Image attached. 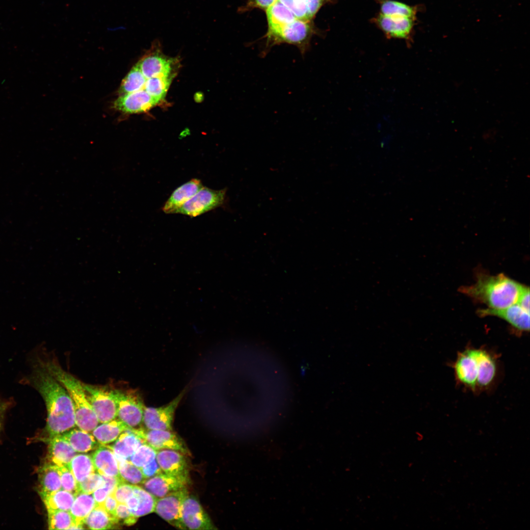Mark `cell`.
Wrapping results in <instances>:
<instances>
[{
  "mask_svg": "<svg viewBox=\"0 0 530 530\" xmlns=\"http://www.w3.org/2000/svg\"><path fill=\"white\" fill-rule=\"evenodd\" d=\"M30 381L46 406L47 438L74 428L76 425L74 409L67 391L40 362L34 369Z\"/></svg>",
  "mask_w": 530,
  "mask_h": 530,
  "instance_id": "6da1fadb",
  "label": "cell"
},
{
  "mask_svg": "<svg viewBox=\"0 0 530 530\" xmlns=\"http://www.w3.org/2000/svg\"><path fill=\"white\" fill-rule=\"evenodd\" d=\"M453 368L459 384L475 392L490 388L498 373L495 356L483 348L471 347L460 352Z\"/></svg>",
  "mask_w": 530,
  "mask_h": 530,
  "instance_id": "7a4b0ae2",
  "label": "cell"
},
{
  "mask_svg": "<svg viewBox=\"0 0 530 530\" xmlns=\"http://www.w3.org/2000/svg\"><path fill=\"white\" fill-rule=\"evenodd\" d=\"M524 286L503 273H481L478 274L475 284L461 287L459 291L489 308L500 309L516 303Z\"/></svg>",
  "mask_w": 530,
  "mask_h": 530,
  "instance_id": "3957f363",
  "label": "cell"
},
{
  "mask_svg": "<svg viewBox=\"0 0 530 530\" xmlns=\"http://www.w3.org/2000/svg\"><path fill=\"white\" fill-rule=\"evenodd\" d=\"M39 362L67 391L74 409L76 425L82 430L92 431L99 422L86 398L82 382L55 361Z\"/></svg>",
  "mask_w": 530,
  "mask_h": 530,
  "instance_id": "277c9868",
  "label": "cell"
},
{
  "mask_svg": "<svg viewBox=\"0 0 530 530\" xmlns=\"http://www.w3.org/2000/svg\"><path fill=\"white\" fill-rule=\"evenodd\" d=\"M117 408V418L130 429L144 427L143 414L145 406L140 394L133 390L113 389Z\"/></svg>",
  "mask_w": 530,
  "mask_h": 530,
  "instance_id": "5b68a950",
  "label": "cell"
},
{
  "mask_svg": "<svg viewBox=\"0 0 530 530\" xmlns=\"http://www.w3.org/2000/svg\"><path fill=\"white\" fill-rule=\"evenodd\" d=\"M86 398L99 422L104 423L117 418L113 389L82 383Z\"/></svg>",
  "mask_w": 530,
  "mask_h": 530,
  "instance_id": "8992f818",
  "label": "cell"
},
{
  "mask_svg": "<svg viewBox=\"0 0 530 530\" xmlns=\"http://www.w3.org/2000/svg\"><path fill=\"white\" fill-rule=\"evenodd\" d=\"M227 189L214 190L203 187L175 212L195 217L223 205Z\"/></svg>",
  "mask_w": 530,
  "mask_h": 530,
  "instance_id": "52a82bcc",
  "label": "cell"
},
{
  "mask_svg": "<svg viewBox=\"0 0 530 530\" xmlns=\"http://www.w3.org/2000/svg\"><path fill=\"white\" fill-rule=\"evenodd\" d=\"M176 62L177 59L167 57L163 53L159 42L156 40L137 64L148 79L156 77H174L173 66Z\"/></svg>",
  "mask_w": 530,
  "mask_h": 530,
  "instance_id": "ba28073f",
  "label": "cell"
},
{
  "mask_svg": "<svg viewBox=\"0 0 530 530\" xmlns=\"http://www.w3.org/2000/svg\"><path fill=\"white\" fill-rule=\"evenodd\" d=\"M186 388L168 404L159 407L145 406L143 424L147 429L173 430L172 424L175 411L186 394Z\"/></svg>",
  "mask_w": 530,
  "mask_h": 530,
  "instance_id": "9c48e42d",
  "label": "cell"
},
{
  "mask_svg": "<svg viewBox=\"0 0 530 530\" xmlns=\"http://www.w3.org/2000/svg\"><path fill=\"white\" fill-rule=\"evenodd\" d=\"M134 432L143 440L157 450H171L181 452L186 456L190 452L184 441L173 430L147 429L143 427Z\"/></svg>",
  "mask_w": 530,
  "mask_h": 530,
  "instance_id": "30bf717a",
  "label": "cell"
},
{
  "mask_svg": "<svg viewBox=\"0 0 530 530\" xmlns=\"http://www.w3.org/2000/svg\"><path fill=\"white\" fill-rule=\"evenodd\" d=\"M188 493L186 487L158 499L154 512L173 527L187 530L182 520V507Z\"/></svg>",
  "mask_w": 530,
  "mask_h": 530,
  "instance_id": "8fae6325",
  "label": "cell"
},
{
  "mask_svg": "<svg viewBox=\"0 0 530 530\" xmlns=\"http://www.w3.org/2000/svg\"><path fill=\"white\" fill-rule=\"evenodd\" d=\"M309 21L296 19L276 32L268 35L270 46L287 43L297 46L303 53L308 44L310 33Z\"/></svg>",
  "mask_w": 530,
  "mask_h": 530,
  "instance_id": "7c38bea8",
  "label": "cell"
},
{
  "mask_svg": "<svg viewBox=\"0 0 530 530\" xmlns=\"http://www.w3.org/2000/svg\"><path fill=\"white\" fill-rule=\"evenodd\" d=\"M182 518L187 530H217L198 499L189 493L185 498L182 507Z\"/></svg>",
  "mask_w": 530,
  "mask_h": 530,
  "instance_id": "4fadbf2b",
  "label": "cell"
},
{
  "mask_svg": "<svg viewBox=\"0 0 530 530\" xmlns=\"http://www.w3.org/2000/svg\"><path fill=\"white\" fill-rule=\"evenodd\" d=\"M186 455L177 450H157L156 460L162 472L174 476L189 484L188 463Z\"/></svg>",
  "mask_w": 530,
  "mask_h": 530,
  "instance_id": "5bb4252c",
  "label": "cell"
},
{
  "mask_svg": "<svg viewBox=\"0 0 530 530\" xmlns=\"http://www.w3.org/2000/svg\"><path fill=\"white\" fill-rule=\"evenodd\" d=\"M478 314L481 317L491 316L501 318L508 322L518 334L530 330V312L517 303L503 309H480L478 311Z\"/></svg>",
  "mask_w": 530,
  "mask_h": 530,
  "instance_id": "9a60e30c",
  "label": "cell"
},
{
  "mask_svg": "<svg viewBox=\"0 0 530 530\" xmlns=\"http://www.w3.org/2000/svg\"><path fill=\"white\" fill-rule=\"evenodd\" d=\"M159 102L143 89L119 95L113 102L112 106L114 109L123 113L133 114L145 112Z\"/></svg>",
  "mask_w": 530,
  "mask_h": 530,
  "instance_id": "2e32d148",
  "label": "cell"
},
{
  "mask_svg": "<svg viewBox=\"0 0 530 530\" xmlns=\"http://www.w3.org/2000/svg\"><path fill=\"white\" fill-rule=\"evenodd\" d=\"M142 484L145 490L158 499L186 488L188 484L174 476L161 472L146 479Z\"/></svg>",
  "mask_w": 530,
  "mask_h": 530,
  "instance_id": "e0dca14e",
  "label": "cell"
},
{
  "mask_svg": "<svg viewBox=\"0 0 530 530\" xmlns=\"http://www.w3.org/2000/svg\"><path fill=\"white\" fill-rule=\"evenodd\" d=\"M378 26L390 37L407 39L412 29L414 19L389 16L380 14L376 18Z\"/></svg>",
  "mask_w": 530,
  "mask_h": 530,
  "instance_id": "ac0fdd59",
  "label": "cell"
},
{
  "mask_svg": "<svg viewBox=\"0 0 530 530\" xmlns=\"http://www.w3.org/2000/svg\"><path fill=\"white\" fill-rule=\"evenodd\" d=\"M203 186L201 181L192 179L176 188L162 207L166 213H174L185 203L194 195Z\"/></svg>",
  "mask_w": 530,
  "mask_h": 530,
  "instance_id": "d6986e66",
  "label": "cell"
},
{
  "mask_svg": "<svg viewBox=\"0 0 530 530\" xmlns=\"http://www.w3.org/2000/svg\"><path fill=\"white\" fill-rule=\"evenodd\" d=\"M48 442V462L57 466H68L76 451L60 435L46 439Z\"/></svg>",
  "mask_w": 530,
  "mask_h": 530,
  "instance_id": "ffe728a7",
  "label": "cell"
},
{
  "mask_svg": "<svg viewBox=\"0 0 530 530\" xmlns=\"http://www.w3.org/2000/svg\"><path fill=\"white\" fill-rule=\"evenodd\" d=\"M91 457L95 470L100 475L121 478L118 462L110 446L101 445Z\"/></svg>",
  "mask_w": 530,
  "mask_h": 530,
  "instance_id": "44dd1931",
  "label": "cell"
},
{
  "mask_svg": "<svg viewBox=\"0 0 530 530\" xmlns=\"http://www.w3.org/2000/svg\"><path fill=\"white\" fill-rule=\"evenodd\" d=\"M143 443V440L132 429L123 432L110 447L117 461L128 460L130 456Z\"/></svg>",
  "mask_w": 530,
  "mask_h": 530,
  "instance_id": "7402d4cb",
  "label": "cell"
},
{
  "mask_svg": "<svg viewBox=\"0 0 530 530\" xmlns=\"http://www.w3.org/2000/svg\"><path fill=\"white\" fill-rule=\"evenodd\" d=\"M96 506L95 501L91 494L78 493L69 510L73 519V524L69 529H84L85 519Z\"/></svg>",
  "mask_w": 530,
  "mask_h": 530,
  "instance_id": "603a6c76",
  "label": "cell"
},
{
  "mask_svg": "<svg viewBox=\"0 0 530 530\" xmlns=\"http://www.w3.org/2000/svg\"><path fill=\"white\" fill-rule=\"evenodd\" d=\"M39 492L41 498L62 489L57 466L47 462L39 470Z\"/></svg>",
  "mask_w": 530,
  "mask_h": 530,
  "instance_id": "cb8c5ba5",
  "label": "cell"
},
{
  "mask_svg": "<svg viewBox=\"0 0 530 530\" xmlns=\"http://www.w3.org/2000/svg\"><path fill=\"white\" fill-rule=\"evenodd\" d=\"M269 31L271 34L297 19L284 4L277 0L266 10Z\"/></svg>",
  "mask_w": 530,
  "mask_h": 530,
  "instance_id": "d4e9b609",
  "label": "cell"
},
{
  "mask_svg": "<svg viewBox=\"0 0 530 530\" xmlns=\"http://www.w3.org/2000/svg\"><path fill=\"white\" fill-rule=\"evenodd\" d=\"M60 435L76 451L79 452H88L101 445L94 436L80 429H70Z\"/></svg>",
  "mask_w": 530,
  "mask_h": 530,
  "instance_id": "484cf974",
  "label": "cell"
},
{
  "mask_svg": "<svg viewBox=\"0 0 530 530\" xmlns=\"http://www.w3.org/2000/svg\"><path fill=\"white\" fill-rule=\"evenodd\" d=\"M102 424L97 425L92 432L96 440L103 445L115 441L123 432L130 428L117 418Z\"/></svg>",
  "mask_w": 530,
  "mask_h": 530,
  "instance_id": "4316f807",
  "label": "cell"
},
{
  "mask_svg": "<svg viewBox=\"0 0 530 530\" xmlns=\"http://www.w3.org/2000/svg\"><path fill=\"white\" fill-rule=\"evenodd\" d=\"M118 523L117 518L100 505H96L84 520V524L91 530L110 529Z\"/></svg>",
  "mask_w": 530,
  "mask_h": 530,
  "instance_id": "83f0119b",
  "label": "cell"
},
{
  "mask_svg": "<svg viewBox=\"0 0 530 530\" xmlns=\"http://www.w3.org/2000/svg\"><path fill=\"white\" fill-rule=\"evenodd\" d=\"M48 510H63L69 511L74 503L75 496L61 489L41 498Z\"/></svg>",
  "mask_w": 530,
  "mask_h": 530,
  "instance_id": "f1b7e54d",
  "label": "cell"
},
{
  "mask_svg": "<svg viewBox=\"0 0 530 530\" xmlns=\"http://www.w3.org/2000/svg\"><path fill=\"white\" fill-rule=\"evenodd\" d=\"M68 466L78 483L96 471L91 456L87 454L76 455Z\"/></svg>",
  "mask_w": 530,
  "mask_h": 530,
  "instance_id": "f546056e",
  "label": "cell"
},
{
  "mask_svg": "<svg viewBox=\"0 0 530 530\" xmlns=\"http://www.w3.org/2000/svg\"><path fill=\"white\" fill-rule=\"evenodd\" d=\"M146 80L138 65L135 64L123 80L119 89V95L143 89Z\"/></svg>",
  "mask_w": 530,
  "mask_h": 530,
  "instance_id": "4dcf8cb0",
  "label": "cell"
},
{
  "mask_svg": "<svg viewBox=\"0 0 530 530\" xmlns=\"http://www.w3.org/2000/svg\"><path fill=\"white\" fill-rule=\"evenodd\" d=\"M173 77H156L147 79L144 89L160 102L164 98Z\"/></svg>",
  "mask_w": 530,
  "mask_h": 530,
  "instance_id": "1f68e13d",
  "label": "cell"
},
{
  "mask_svg": "<svg viewBox=\"0 0 530 530\" xmlns=\"http://www.w3.org/2000/svg\"><path fill=\"white\" fill-rule=\"evenodd\" d=\"M381 14L389 16L404 17L414 19V8L405 3L392 0H384L381 4Z\"/></svg>",
  "mask_w": 530,
  "mask_h": 530,
  "instance_id": "d6a6232c",
  "label": "cell"
},
{
  "mask_svg": "<svg viewBox=\"0 0 530 530\" xmlns=\"http://www.w3.org/2000/svg\"><path fill=\"white\" fill-rule=\"evenodd\" d=\"M133 492L139 500V506L132 514L138 518L154 512L157 499L152 494L137 485H133Z\"/></svg>",
  "mask_w": 530,
  "mask_h": 530,
  "instance_id": "836d02e7",
  "label": "cell"
},
{
  "mask_svg": "<svg viewBox=\"0 0 530 530\" xmlns=\"http://www.w3.org/2000/svg\"><path fill=\"white\" fill-rule=\"evenodd\" d=\"M120 476L122 480L132 485L142 484L146 479L141 469L128 460L118 462Z\"/></svg>",
  "mask_w": 530,
  "mask_h": 530,
  "instance_id": "e575fe53",
  "label": "cell"
},
{
  "mask_svg": "<svg viewBox=\"0 0 530 530\" xmlns=\"http://www.w3.org/2000/svg\"><path fill=\"white\" fill-rule=\"evenodd\" d=\"M48 522L50 530H69L73 524L69 511L48 510Z\"/></svg>",
  "mask_w": 530,
  "mask_h": 530,
  "instance_id": "d590c367",
  "label": "cell"
},
{
  "mask_svg": "<svg viewBox=\"0 0 530 530\" xmlns=\"http://www.w3.org/2000/svg\"><path fill=\"white\" fill-rule=\"evenodd\" d=\"M157 450L146 443L141 444L130 456L128 461L141 468L156 458Z\"/></svg>",
  "mask_w": 530,
  "mask_h": 530,
  "instance_id": "8d00e7d4",
  "label": "cell"
},
{
  "mask_svg": "<svg viewBox=\"0 0 530 530\" xmlns=\"http://www.w3.org/2000/svg\"><path fill=\"white\" fill-rule=\"evenodd\" d=\"M104 483L101 475L95 472L78 483V491L79 493L91 494L97 489L103 486Z\"/></svg>",
  "mask_w": 530,
  "mask_h": 530,
  "instance_id": "74e56055",
  "label": "cell"
},
{
  "mask_svg": "<svg viewBox=\"0 0 530 530\" xmlns=\"http://www.w3.org/2000/svg\"><path fill=\"white\" fill-rule=\"evenodd\" d=\"M60 476L62 489L67 491L75 496L79 493L78 483L68 466H57Z\"/></svg>",
  "mask_w": 530,
  "mask_h": 530,
  "instance_id": "f35d334b",
  "label": "cell"
},
{
  "mask_svg": "<svg viewBox=\"0 0 530 530\" xmlns=\"http://www.w3.org/2000/svg\"><path fill=\"white\" fill-rule=\"evenodd\" d=\"M300 20L309 21L311 18L303 0H278Z\"/></svg>",
  "mask_w": 530,
  "mask_h": 530,
  "instance_id": "ab89813d",
  "label": "cell"
},
{
  "mask_svg": "<svg viewBox=\"0 0 530 530\" xmlns=\"http://www.w3.org/2000/svg\"><path fill=\"white\" fill-rule=\"evenodd\" d=\"M116 517L119 522L122 520L123 524L128 526L135 524L138 518L132 513L126 504L124 503H118L116 509Z\"/></svg>",
  "mask_w": 530,
  "mask_h": 530,
  "instance_id": "60d3db41",
  "label": "cell"
},
{
  "mask_svg": "<svg viewBox=\"0 0 530 530\" xmlns=\"http://www.w3.org/2000/svg\"><path fill=\"white\" fill-rule=\"evenodd\" d=\"M133 494V485L124 482L120 483L112 494L118 503L125 504L126 500Z\"/></svg>",
  "mask_w": 530,
  "mask_h": 530,
  "instance_id": "b9f144b4",
  "label": "cell"
},
{
  "mask_svg": "<svg viewBox=\"0 0 530 530\" xmlns=\"http://www.w3.org/2000/svg\"><path fill=\"white\" fill-rule=\"evenodd\" d=\"M140 469L146 479L162 472L156 459Z\"/></svg>",
  "mask_w": 530,
  "mask_h": 530,
  "instance_id": "7bdbcfd3",
  "label": "cell"
},
{
  "mask_svg": "<svg viewBox=\"0 0 530 530\" xmlns=\"http://www.w3.org/2000/svg\"><path fill=\"white\" fill-rule=\"evenodd\" d=\"M101 476L105 481L103 487L107 490L109 494H112L113 492L120 483L124 482L121 478L108 476L105 475H101Z\"/></svg>",
  "mask_w": 530,
  "mask_h": 530,
  "instance_id": "ee69618b",
  "label": "cell"
},
{
  "mask_svg": "<svg viewBox=\"0 0 530 530\" xmlns=\"http://www.w3.org/2000/svg\"><path fill=\"white\" fill-rule=\"evenodd\" d=\"M522 308L530 312V289L524 286L520 292L516 303Z\"/></svg>",
  "mask_w": 530,
  "mask_h": 530,
  "instance_id": "f6af8a7d",
  "label": "cell"
},
{
  "mask_svg": "<svg viewBox=\"0 0 530 530\" xmlns=\"http://www.w3.org/2000/svg\"><path fill=\"white\" fill-rule=\"evenodd\" d=\"M118 504V503L114 496L110 494L107 496L102 506L109 513L116 517V509Z\"/></svg>",
  "mask_w": 530,
  "mask_h": 530,
  "instance_id": "bcb514c9",
  "label": "cell"
},
{
  "mask_svg": "<svg viewBox=\"0 0 530 530\" xmlns=\"http://www.w3.org/2000/svg\"><path fill=\"white\" fill-rule=\"evenodd\" d=\"M96 505H102L107 496L109 495L107 490L102 486L97 489L93 493Z\"/></svg>",
  "mask_w": 530,
  "mask_h": 530,
  "instance_id": "7dc6e473",
  "label": "cell"
},
{
  "mask_svg": "<svg viewBox=\"0 0 530 530\" xmlns=\"http://www.w3.org/2000/svg\"><path fill=\"white\" fill-rule=\"evenodd\" d=\"M277 0H249L248 5L265 9V10Z\"/></svg>",
  "mask_w": 530,
  "mask_h": 530,
  "instance_id": "c3c4849f",
  "label": "cell"
},
{
  "mask_svg": "<svg viewBox=\"0 0 530 530\" xmlns=\"http://www.w3.org/2000/svg\"><path fill=\"white\" fill-rule=\"evenodd\" d=\"M125 504L132 514L139 506V500L133 492V494L126 500Z\"/></svg>",
  "mask_w": 530,
  "mask_h": 530,
  "instance_id": "681fc988",
  "label": "cell"
},
{
  "mask_svg": "<svg viewBox=\"0 0 530 530\" xmlns=\"http://www.w3.org/2000/svg\"><path fill=\"white\" fill-rule=\"evenodd\" d=\"M9 403L8 401H3L0 400V426L2 424V422L4 417V415L8 409Z\"/></svg>",
  "mask_w": 530,
  "mask_h": 530,
  "instance_id": "f907efd6",
  "label": "cell"
}]
</instances>
